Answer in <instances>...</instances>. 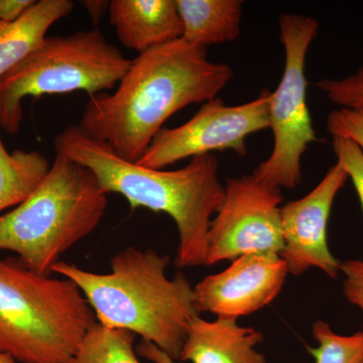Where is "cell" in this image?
Returning <instances> with one entry per match:
<instances>
[{
	"mask_svg": "<svg viewBox=\"0 0 363 363\" xmlns=\"http://www.w3.org/2000/svg\"><path fill=\"white\" fill-rule=\"evenodd\" d=\"M233 77L228 64L208 60L206 49L182 39L160 45L133 60L113 93L90 96L79 128L136 162L169 117L214 99Z\"/></svg>",
	"mask_w": 363,
	"mask_h": 363,
	"instance_id": "6da1fadb",
	"label": "cell"
},
{
	"mask_svg": "<svg viewBox=\"0 0 363 363\" xmlns=\"http://www.w3.org/2000/svg\"><path fill=\"white\" fill-rule=\"evenodd\" d=\"M54 143L56 154L89 169L106 194L123 196L131 209L147 208L173 218L179 233L176 267L206 264L210 223L225 197L213 154L192 157L184 168L164 171L125 161L79 125L61 131Z\"/></svg>",
	"mask_w": 363,
	"mask_h": 363,
	"instance_id": "7a4b0ae2",
	"label": "cell"
},
{
	"mask_svg": "<svg viewBox=\"0 0 363 363\" xmlns=\"http://www.w3.org/2000/svg\"><path fill=\"white\" fill-rule=\"evenodd\" d=\"M169 255L128 247L111 259V272L96 274L59 262L52 272L77 285L97 322L124 329L156 345L174 362L180 360L189 324L197 316L193 286L185 274L166 276Z\"/></svg>",
	"mask_w": 363,
	"mask_h": 363,
	"instance_id": "3957f363",
	"label": "cell"
},
{
	"mask_svg": "<svg viewBox=\"0 0 363 363\" xmlns=\"http://www.w3.org/2000/svg\"><path fill=\"white\" fill-rule=\"evenodd\" d=\"M94 311L74 281L0 257V353L21 363H73Z\"/></svg>",
	"mask_w": 363,
	"mask_h": 363,
	"instance_id": "277c9868",
	"label": "cell"
},
{
	"mask_svg": "<svg viewBox=\"0 0 363 363\" xmlns=\"http://www.w3.org/2000/svg\"><path fill=\"white\" fill-rule=\"evenodd\" d=\"M107 194L89 169L56 154L32 195L0 216V250L18 255L30 271L51 276L67 250L104 219Z\"/></svg>",
	"mask_w": 363,
	"mask_h": 363,
	"instance_id": "5b68a950",
	"label": "cell"
},
{
	"mask_svg": "<svg viewBox=\"0 0 363 363\" xmlns=\"http://www.w3.org/2000/svg\"><path fill=\"white\" fill-rule=\"evenodd\" d=\"M97 28L45 37L0 78V128L16 135L26 97L85 91L90 96L112 89L131 65Z\"/></svg>",
	"mask_w": 363,
	"mask_h": 363,
	"instance_id": "8992f818",
	"label": "cell"
},
{
	"mask_svg": "<svg viewBox=\"0 0 363 363\" xmlns=\"http://www.w3.org/2000/svg\"><path fill=\"white\" fill-rule=\"evenodd\" d=\"M279 25L286 63L269 106L274 147L252 176L271 187L294 189L302 181L303 155L318 142L307 104L305 67L310 45L319 33V23L310 16L283 13Z\"/></svg>",
	"mask_w": 363,
	"mask_h": 363,
	"instance_id": "52a82bcc",
	"label": "cell"
},
{
	"mask_svg": "<svg viewBox=\"0 0 363 363\" xmlns=\"http://www.w3.org/2000/svg\"><path fill=\"white\" fill-rule=\"evenodd\" d=\"M272 97V92L264 89L252 101L235 106L226 105L218 97L209 100L187 123L162 128L135 164L162 169L212 152L233 150L238 156H247L248 136L269 128Z\"/></svg>",
	"mask_w": 363,
	"mask_h": 363,
	"instance_id": "ba28073f",
	"label": "cell"
},
{
	"mask_svg": "<svg viewBox=\"0 0 363 363\" xmlns=\"http://www.w3.org/2000/svg\"><path fill=\"white\" fill-rule=\"evenodd\" d=\"M283 199L281 189L252 175L228 179L223 204L208 231L207 266L253 253L281 255Z\"/></svg>",
	"mask_w": 363,
	"mask_h": 363,
	"instance_id": "9c48e42d",
	"label": "cell"
},
{
	"mask_svg": "<svg viewBox=\"0 0 363 363\" xmlns=\"http://www.w3.org/2000/svg\"><path fill=\"white\" fill-rule=\"evenodd\" d=\"M345 169L336 162L309 194L281 207L284 248L281 257L288 274L300 276L312 267L336 279L340 262L327 242V225L339 191L347 181Z\"/></svg>",
	"mask_w": 363,
	"mask_h": 363,
	"instance_id": "30bf717a",
	"label": "cell"
},
{
	"mask_svg": "<svg viewBox=\"0 0 363 363\" xmlns=\"http://www.w3.org/2000/svg\"><path fill=\"white\" fill-rule=\"evenodd\" d=\"M288 269L281 255L253 253L233 260L223 272L193 289L196 311L236 319L271 304L285 284Z\"/></svg>",
	"mask_w": 363,
	"mask_h": 363,
	"instance_id": "8fae6325",
	"label": "cell"
},
{
	"mask_svg": "<svg viewBox=\"0 0 363 363\" xmlns=\"http://www.w3.org/2000/svg\"><path fill=\"white\" fill-rule=\"evenodd\" d=\"M264 336L236 319L217 317L206 321L199 315L189 324L179 362L192 363H267L257 350Z\"/></svg>",
	"mask_w": 363,
	"mask_h": 363,
	"instance_id": "7c38bea8",
	"label": "cell"
},
{
	"mask_svg": "<svg viewBox=\"0 0 363 363\" xmlns=\"http://www.w3.org/2000/svg\"><path fill=\"white\" fill-rule=\"evenodd\" d=\"M108 13L121 44L138 54L183 37L176 0H112Z\"/></svg>",
	"mask_w": 363,
	"mask_h": 363,
	"instance_id": "4fadbf2b",
	"label": "cell"
},
{
	"mask_svg": "<svg viewBox=\"0 0 363 363\" xmlns=\"http://www.w3.org/2000/svg\"><path fill=\"white\" fill-rule=\"evenodd\" d=\"M73 9L70 0H40L18 20L0 21V78L35 50L49 28Z\"/></svg>",
	"mask_w": 363,
	"mask_h": 363,
	"instance_id": "5bb4252c",
	"label": "cell"
},
{
	"mask_svg": "<svg viewBox=\"0 0 363 363\" xmlns=\"http://www.w3.org/2000/svg\"><path fill=\"white\" fill-rule=\"evenodd\" d=\"M184 42L206 49L233 42L240 35L241 0H176Z\"/></svg>",
	"mask_w": 363,
	"mask_h": 363,
	"instance_id": "9a60e30c",
	"label": "cell"
},
{
	"mask_svg": "<svg viewBox=\"0 0 363 363\" xmlns=\"http://www.w3.org/2000/svg\"><path fill=\"white\" fill-rule=\"evenodd\" d=\"M50 169L51 164L38 150L9 152L0 138V212L28 199Z\"/></svg>",
	"mask_w": 363,
	"mask_h": 363,
	"instance_id": "2e32d148",
	"label": "cell"
},
{
	"mask_svg": "<svg viewBox=\"0 0 363 363\" xmlns=\"http://www.w3.org/2000/svg\"><path fill=\"white\" fill-rule=\"evenodd\" d=\"M135 334L97 323L87 332L73 363H140L135 350Z\"/></svg>",
	"mask_w": 363,
	"mask_h": 363,
	"instance_id": "e0dca14e",
	"label": "cell"
},
{
	"mask_svg": "<svg viewBox=\"0 0 363 363\" xmlns=\"http://www.w3.org/2000/svg\"><path fill=\"white\" fill-rule=\"evenodd\" d=\"M312 331L319 346L308 351L315 363H363V332L340 335L324 321L315 322Z\"/></svg>",
	"mask_w": 363,
	"mask_h": 363,
	"instance_id": "ac0fdd59",
	"label": "cell"
},
{
	"mask_svg": "<svg viewBox=\"0 0 363 363\" xmlns=\"http://www.w3.org/2000/svg\"><path fill=\"white\" fill-rule=\"evenodd\" d=\"M339 108L363 109V66L340 79H322L315 84Z\"/></svg>",
	"mask_w": 363,
	"mask_h": 363,
	"instance_id": "d6986e66",
	"label": "cell"
},
{
	"mask_svg": "<svg viewBox=\"0 0 363 363\" xmlns=\"http://www.w3.org/2000/svg\"><path fill=\"white\" fill-rule=\"evenodd\" d=\"M334 154L348 179L352 181L353 186L362 203L363 210V152L357 143L348 138H332Z\"/></svg>",
	"mask_w": 363,
	"mask_h": 363,
	"instance_id": "ffe728a7",
	"label": "cell"
},
{
	"mask_svg": "<svg viewBox=\"0 0 363 363\" xmlns=\"http://www.w3.org/2000/svg\"><path fill=\"white\" fill-rule=\"evenodd\" d=\"M327 130L332 138H348L363 152V109L338 108L327 118Z\"/></svg>",
	"mask_w": 363,
	"mask_h": 363,
	"instance_id": "44dd1931",
	"label": "cell"
},
{
	"mask_svg": "<svg viewBox=\"0 0 363 363\" xmlns=\"http://www.w3.org/2000/svg\"><path fill=\"white\" fill-rule=\"evenodd\" d=\"M344 274L343 292L350 304L363 313V260L350 259L340 262Z\"/></svg>",
	"mask_w": 363,
	"mask_h": 363,
	"instance_id": "7402d4cb",
	"label": "cell"
},
{
	"mask_svg": "<svg viewBox=\"0 0 363 363\" xmlns=\"http://www.w3.org/2000/svg\"><path fill=\"white\" fill-rule=\"evenodd\" d=\"M35 2V0H0V21L18 20Z\"/></svg>",
	"mask_w": 363,
	"mask_h": 363,
	"instance_id": "603a6c76",
	"label": "cell"
},
{
	"mask_svg": "<svg viewBox=\"0 0 363 363\" xmlns=\"http://www.w3.org/2000/svg\"><path fill=\"white\" fill-rule=\"evenodd\" d=\"M135 351L140 357L154 363H176L166 353L159 350L156 345H154L152 343L145 342V341H142V342L138 344L136 346Z\"/></svg>",
	"mask_w": 363,
	"mask_h": 363,
	"instance_id": "cb8c5ba5",
	"label": "cell"
},
{
	"mask_svg": "<svg viewBox=\"0 0 363 363\" xmlns=\"http://www.w3.org/2000/svg\"><path fill=\"white\" fill-rule=\"evenodd\" d=\"M109 4L111 1H104V0H85L81 1V4L85 7L86 11L89 13L91 20L94 25L99 23L102 16L108 13Z\"/></svg>",
	"mask_w": 363,
	"mask_h": 363,
	"instance_id": "d4e9b609",
	"label": "cell"
},
{
	"mask_svg": "<svg viewBox=\"0 0 363 363\" xmlns=\"http://www.w3.org/2000/svg\"><path fill=\"white\" fill-rule=\"evenodd\" d=\"M0 363H16V362L9 355L0 353Z\"/></svg>",
	"mask_w": 363,
	"mask_h": 363,
	"instance_id": "484cf974",
	"label": "cell"
}]
</instances>
